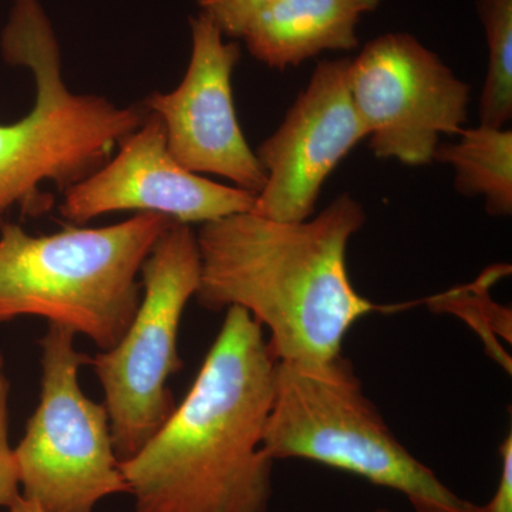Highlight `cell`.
Returning a JSON list of instances; mask_svg holds the SVG:
<instances>
[{"label": "cell", "instance_id": "cell-1", "mask_svg": "<svg viewBox=\"0 0 512 512\" xmlns=\"http://www.w3.org/2000/svg\"><path fill=\"white\" fill-rule=\"evenodd\" d=\"M366 218L363 205L343 192L305 221L248 211L202 224L195 232V298L208 311H247L268 330L278 363L335 359L352 326L382 309L356 291L349 275V242Z\"/></svg>", "mask_w": 512, "mask_h": 512}, {"label": "cell", "instance_id": "cell-2", "mask_svg": "<svg viewBox=\"0 0 512 512\" xmlns=\"http://www.w3.org/2000/svg\"><path fill=\"white\" fill-rule=\"evenodd\" d=\"M276 363L262 326L227 309L190 392L121 463L136 512H268L275 461L262 437Z\"/></svg>", "mask_w": 512, "mask_h": 512}, {"label": "cell", "instance_id": "cell-3", "mask_svg": "<svg viewBox=\"0 0 512 512\" xmlns=\"http://www.w3.org/2000/svg\"><path fill=\"white\" fill-rule=\"evenodd\" d=\"M173 220L138 212L119 224L30 235L0 224V322L35 316L113 349L140 305L141 268Z\"/></svg>", "mask_w": 512, "mask_h": 512}, {"label": "cell", "instance_id": "cell-4", "mask_svg": "<svg viewBox=\"0 0 512 512\" xmlns=\"http://www.w3.org/2000/svg\"><path fill=\"white\" fill-rule=\"evenodd\" d=\"M0 52L10 66L32 73L36 94L23 119L0 124V212L16 204L39 212L40 184L52 181L64 194L96 173L148 111L70 92L55 29L39 0H13Z\"/></svg>", "mask_w": 512, "mask_h": 512}, {"label": "cell", "instance_id": "cell-5", "mask_svg": "<svg viewBox=\"0 0 512 512\" xmlns=\"http://www.w3.org/2000/svg\"><path fill=\"white\" fill-rule=\"evenodd\" d=\"M262 450L274 461H315L390 488L416 512L476 511L396 439L343 355L276 363Z\"/></svg>", "mask_w": 512, "mask_h": 512}, {"label": "cell", "instance_id": "cell-6", "mask_svg": "<svg viewBox=\"0 0 512 512\" xmlns=\"http://www.w3.org/2000/svg\"><path fill=\"white\" fill-rule=\"evenodd\" d=\"M200 274L194 229L173 222L144 261L143 295L123 338L113 349L90 357L121 463L136 456L177 407L168 379L183 369L178 333Z\"/></svg>", "mask_w": 512, "mask_h": 512}, {"label": "cell", "instance_id": "cell-7", "mask_svg": "<svg viewBox=\"0 0 512 512\" xmlns=\"http://www.w3.org/2000/svg\"><path fill=\"white\" fill-rule=\"evenodd\" d=\"M76 336L49 323L40 339L39 403L15 447L20 495L43 512H93L104 498L128 494L109 413L80 387L90 356Z\"/></svg>", "mask_w": 512, "mask_h": 512}, {"label": "cell", "instance_id": "cell-8", "mask_svg": "<svg viewBox=\"0 0 512 512\" xmlns=\"http://www.w3.org/2000/svg\"><path fill=\"white\" fill-rule=\"evenodd\" d=\"M348 86L380 160L431 164L440 138L457 136L468 120L470 86L410 33L367 43L349 62Z\"/></svg>", "mask_w": 512, "mask_h": 512}, {"label": "cell", "instance_id": "cell-9", "mask_svg": "<svg viewBox=\"0 0 512 512\" xmlns=\"http://www.w3.org/2000/svg\"><path fill=\"white\" fill-rule=\"evenodd\" d=\"M190 25L191 59L183 82L173 92L151 94L143 106L163 121L168 151L178 164L258 195L266 174L239 126L232 93L241 47L225 42L202 13Z\"/></svg>", "mask_w": 512, "mask_h": 512}, {"label": "cell", "instance_id": "cell-10", "mask_svg": "<svg viewBox=\"0 0 512 512\" xmlns=\"http://www.w3.org/2000/svg\"><path fill=\"white\" fill-rule=\"evenodd\" d=\"M349 62L316 64L281 126L258 147L266 183L256 195L255 214L276 221L308 220L330 174L366 140L349 92Z\"/></svg>", "mask_w": 512, "mask_h": 512}, {"label": "cell", "instance_id": "cell-11", "mask_svg": "<svg viewBox=\"0 0 512 512\" xmlns=\"http://www.w3.org/2000/svg\"><path fill=\"white\" fill-rule=\"evenodd\" d=\"M119 147L113 160L64 192V220L86 224L110 212L138 211L202 225L254 208V192L215 183L178 164L168 151L163 121L151 111Z\"/></svg>", "mask_w": 512, "mask_h": 512}, {"label": "cell", "instance_id": "cell-12", "mask_svg": "<svg viewBox=\"0 0 512 512\" xmlns=\"http://www.w3.org/2000/svg\"><path fill=\"white\" fill-rule=\"evenodd\" d=\"M382 0H278L249 23L248 52L271 69L285 70L323 52L359 46L356 28Z\"/></svg>", "mask_w": 512, "mask_h": 512}, {"label": "cell", "instance_id": "cell-13", "mask_svg": "<svg viewBox=\"0 0 512 512\" xmlns=\"http://www.w3.org/2000/svg\"><path fill=\"white\" fill-rule=\"evenodd\" d=\"M460 140L440 143L433 161L454 170V187L464 197L484 198L491 217L512 215V131L478 124L458 131Z\"/></svg>", "mask_w": 512, "mask_h": 512}, {"label": "cell", "instance_id": "cell-14", "mask_svg": "<svg viewBox=\"0 0 512 512\" xmlns=\"http://www.w3.org/2000/svg\"><path fill=\"white\" fill-rule=\"evenodd\" d=\"M488 45L480 124L507 127L512 117V0H477Z\"/></svg>", "mask_w": 512, "mask_h": 512}, {"label": "cell", "instance_id": "cell-15", "mask_svg": "<svg viewBox=\"0 0 512 512\" xmlns=\"http://www.w3.org/2000/svg\"><path fill=\"white\" fill-rule=\"evenodd\" d=\"M10 384L5 373V360L0 355V508L8 510L20 497L18 467L15 448L9 443V402Z\"/></svg>", "mask_w": 512, "mask_h": 512}, {"label": "cell", "instance_id": "cell-16", "mask_svg": "<svg viewBox=\"0 0 512 512\" xmlns=\"http://www.w3.org/2000/svg\"><path fill=\"white\" fill-rule=\"evenodd\" d=\"M202 15L211 20L222 35L244 36L249 23L261 10L278 0H197Z\"/></svg>", "mask_w": 512, "mask_h": 512}, {"label": "cell", "instance_id": "cell-17", "mask_svg": "<svg viewBox=\"0 0 512 512\" xmlns=\"http://www.w3.org/2000/svg\"><path fill=\"white\" fill-rule=\"evenodd\" d=\"M500 483L491 500L485 505H476L474 512H512V434L508 433L500 446Z\"/></svg>", "mask_w": 512, "mask_h": 512}, {"label": "cell", "instance_id": "cell-18", "mask_svg": "<svg viewBox=\"0 0 512 512\" xmlns=\"http://www.w3.org/2000/svg\"><path fill=\"white\" fill-rule=\"evenodd\" d=\"M6 512H43L37 507L36 504L30 503V501L25 500V498L20 495L18 500L15 501Z\"/></svg>", "mask_w": 512, "mask_h": 512}, {"label": "cell", "instance_id": "cell-19", "mask_svg": "<svg viewBox=\"0 0 512 512\" xmlns=\"http://www.w3.org/2000/svg\"><path fill=\"white\" fill-rule=\"evenodd\" d=\"M373 512H392V511L386 510V508H380V510H376V511H373Z\"/></svg>", "mask_w": 512, "mask_h": 512}]
</instances>
